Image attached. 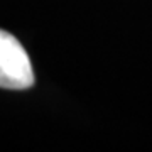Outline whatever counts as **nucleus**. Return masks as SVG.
<instances>
[{
    "label": "nucleus",
    "instance_id": "obj_1",
    "mask_svg": "<svg viewBox=\"0 0 152 152\" xmlns=\"http://www.w3.org/2000/svg\"><path fill=\"white\" fill-rule=\"evenodd\" d=\"M32 85L34 71L24 46L0 29V88L27 90Z\"/></svg>",
    "mask_w": 152,
    "mask_h": 152
}]
</instances>
